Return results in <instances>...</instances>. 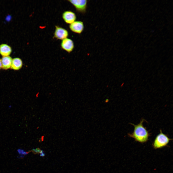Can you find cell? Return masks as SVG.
Returning <instances> with one entry per match:
<instances>
[{"instance_id": "1", "label": "cell", "mask_w": 173, "mask_h": 173, "mask_svg": "<svg viewBox=\"0 0 173 173\" xmlns=\"http://www.w3.org/2000/svg\"><path fill=\"white\" fill-rule=\"evenodd\" d=\"M144 119H142L140 123L137 125L130 123L133 126L134 129L133 132L129 133L128 136L134 138L135 140L142 143L147 142L148 140L150 134L147 130L146 127L143 125Z\"/></svg>"}, {"instance_id": "2", "label": "cell", "mask_w": 173, "mask_h": 173, "mask_svg": "<svg viewBox=\"0 0 173 173\" xmlns=\"http://www.w3.org/2000/svg\"><path fill=\"white\" fill-rule=\"evenodd\" d=\"M172 140L163 133L161 130L160 133L156 136L152 143V146L155 149L162 148L167 146L169 141Z\"/></svg>"}, {"instance_id": "3", "label": "cell", "mask_w": 173, "mask_h": 173, "mask_svg": "<svg viewBox=\"0 0 173 173\" xmlns=\"http://www.w3.org/2000/svg\"><path fill=\"white\" fill-rule=\"evenodd\" d=\"M68 1L74 6L78 12L82 14L86 12L87 6V0H68Z\"/></svg>"}, {"instance_id": "4", "label": "cell", "mask_w": 173, "mask_h": 173, "mask_svg": "<svg viewBox=\"0 0 173 173\" xmlns=\"http://www.w3.org/2000/svg\"><path fill=\"white\" fill-rule=\"evenodd\" d=\"M68 35V32L66 29L58 26H55L54 38L62 40L67 38Z\"/></svg>"}, {"instance_id": "5", "label": "cell", "mask_w": 173, "mask_h": 173, "mask_svg": "<svg viewBox=\"0 0 173 173\" xmlns=\"http://www.w3.org/2000/svg\"><path fill=\"white\" fill-rule=\"evenodd\" d=\"M61 46L62 49L69 53L73 50L74 48V45L73 40L70 39L66 38L61 41Z\"/></svg>"}, {"instance_id": "6", "label": "cell", "mask_w": 173, "mask_h": 173, "mask_svg": "<svg viewBox=\"0 0 173 173\" xmlns=\"http://www.w3.org/2000/svg\"><path fill=\"white\" fill-rule=\"evenodd\" d=\"M69 27L72 32L80 34L83 31L84 26L83 22L79 21H75L70 24Z\"/></svg>"}, {"instance_id": "7", "label": "cell", "mask_w": 173, "mask_h": 173, "mask_svg": "<svg viewBox=\"0 0 173 173\" xmlns=\"http://www.w3.org/2000/svg\"><path fill=\"white\" fill-rule=\"evenodd\" d=\"M62 17L66 23L69 24L75 21L76 18L75 14L70 11H66L63 12L62 14Z\"/></svg>"}, {"instance_id": "8", "label": "cell", "mask_w": 173, "mask_h": 173, "mask_svg": "<svg viewBox=\"0 0 173 173\" xmlns=\"http://www.w3.org/2000/svg\"><path fill=\"white\" fill-rule=\"evenodd\" d=\"M12 59L10 56H3L1 59L2 68L5 70L11 68Z\"/></svg>"}, {"instance_id": "9", "label": "cell", "mask_w": 173, "mask_h": 173, "mask_svg": "<svg viewBox=\"0 0 173 173\" xmlns=\"http://www.w3.org/2000/svg\"><path fill=\"white\" fill-rule=\"evenodd\" d=\"M12 50L11 47L6 44L0 45V54L2 57L9 56Z\"/></svg>"}, {"instance_id": "10", "label": "cell", "mask_w": 173, "mask_h": 173, "mask_svg": "<svg viewBox=\"0 0 173 173\" xmlns=\"http://www.w3.org/2000/svg\"><path fill=\"white\" fill-rule=\"evenodd\" d=\"M23 63L20 58L16 57L12 59L11 68L15 70H18L22 67Z\"/></svg>"}, {"instance_id": "11", "label": "cell", "mask_w": 173, "mask_h": 173, "mask_svg": "<svg viewBox=\"0 0 173 173\" xmlns=\"http://www.w3.org/2000/svg\"><path fill=\"white\" fill-rule=\"evenodd\" d=\"M41 150L38 148L36 149L33 148L31 151H29V152L32 151L35 154H40Z\"/></svg>"}, {"instance_id": "12", "label": "cell", "mask_w": 173, "mask_h": 173, "mask_svg": "<svg viewBox=\"0 0 173 173\" xmlns=\"http://www.w3.org/2000/svg\"><path fill=\"white\" fill-rule=\"evenodd\" d=\"M22 150V149H19L17 150V151L19 154H21Z\"/></svg>"}, {"instance_id": "13", "label": "cell", "mask_w": 173, "mask_h": 173, "mask_svg": "<svg viewBox=\"0 0 173 173\" xmlns=\"http://www.w3.org/2000/svg\"><path fill=\"white\" fill-rule=\"evenodd\" d=\"M45 155V154L43 153L42 154H40V156L41 157H43Z\"/></svg>"}, {"instance_id": "14", "label": "cell", "mask_w": 173, "mask_h": 173, "mask_svg": "<svg viewBox=\"0 0 173 173\" xmlns=\"http://www.w3.org/2000/svg\"><path fill=\"white\" fill-rule=\"evenodd\" d=\"M2 63L1 62V59H0V70L2 68Z\"/></svg>"}, {"instance_id": "15", "label": "cell", "mask_w": 173, "mask_h": 173, "mask_svg": "<svg viewBox=\"0 0 173 173\" xmlns=\"http://www.w3.org/2000/svg\"><path fill=\"white\" fill-rule=\"evenodd\" d=\"M43 153H44V151L43 150H41L40 153L41 154H42Z\"/></svg>"}, {"instance_id": "16", "label": "cell", "mask_w": 173, "mask_h": 173, "mask_svg": "<svg viewBox=\"0 0 173 173\" xmlns=\"http://www.w3.org/2000/svg\"><path fill=\"white\" fill-rule=\"evenodd\" d=\"M11 107H12V106L11 105H10V106H9V108H11Z\"/></svg>"}]
</instances>
